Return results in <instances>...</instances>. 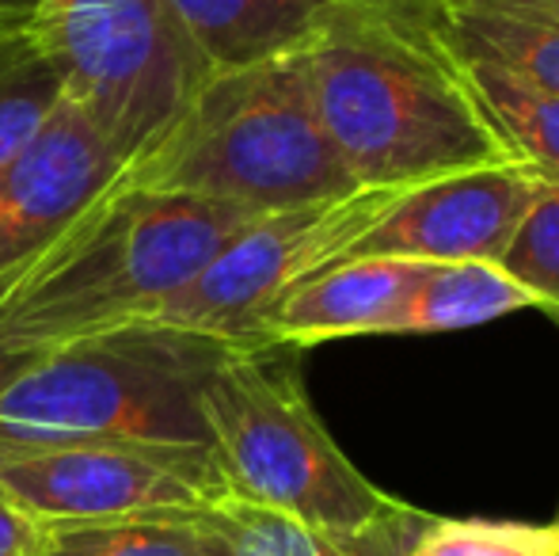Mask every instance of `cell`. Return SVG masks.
I'll list each match as a JSON object with an SVG mask.
<instances>
[{
    "label": "cell",
    "mask_w": 559,
    "mask_h": 556,
    "mask_svg": "<svg viewBox=\"0 0 559 556\" xmlns=\"http://www.w3.org/2000/svg\"><path fill=\"white\" fill-rule=\"evenodd\" d=\"M407 556H559V522L435 519L423 522Z\"/></svg>",
    "instance_id": "obj_19"
},
{
    "label": "cell",
    "mask_w": 559,
    "mask_h": 556,
    "mask_svg": "<svg viewBox=\"0 0 559 556\" xmlns=\"http://www.w3.org/2000/svg\"><path fill=\"white\" fill-rule=\"evenodd\" d=\"M495 268L514 279L533 305L559 320V187H548L518 222Z\"/></svg>",
    "instance_id": "obj_20"
},
{
    "label": "cell",
    "mask_w": 559,
    "mask_h": 556,
    "mask_svg": "<svg viewBox=\"0 0 559 556\" xmlns=\"http://www.w3.org/2000/svg\"><path fill=\"white\" fill-rule=\"evenodd\" d=\"M46 351L50 347H43V343L20 340V335L4 324V317H0V393H4V389L12 386L27 366H35Z\"/></svg>",
    "instance_id": "obj_22"
},
{
    "label": "cell",
    "mask_w": 559,
    "mask_h": 556,
    "mask_svg": "<svg viewBox=\"0 0 559 556\" xmlns=\"http://www.w3.org/2000/svg\"><path fill=\"white\" fill-rule=\"evenodd\" d=\"M430 263L338 260L301 279L263 320V343L312 347L350 335H392Z\"/></svg>",
    "instance_id": "obj_11"
},
{
    "label": "cell",
    "mask_w": 559,
    "mask_h": 556,
    "mask_svg": "<svg viewBox=\"0 0 559 556\" xmlns=\"http://www.w3.org/2000/svg\"><path fill=\"white\" fill-rule=\"evenodd\" d=\"M38 556H228L206 511L43 522Z\"/></svg>",
    "instance_id": "obj_16"
},
{
    "label": "cell",
    "mask_w": 559,
    "mask_h": 556,
    "mask_svg": "<svg viewBox=\"0 0 559 556\" xmlns=\"http://www.w3.org/2000/svg\"><path fill=\"white\" fill-rule=\"evenodd\" d=\"M255 217L236 202L122 179L0 297V317L43 347L153 320Z\"/></svg>",
    "instance_id": "obj_2"
},
{
    "label": "cell",
    "mask_w": 559,
    "mask_h": 556,
    "mask_svg": "<svg viewBox=\"0 0 559 556\" xmlns=\"http://www.w3.org/2000/svg\"><path fill=\"white\" fill-rule=\"evenodd\" d=\"M545 191L548 184L525 164H495L427 179L407 187L389 214L346 248L343 260L495 263L525 210Z\"/></svg>",
    "instance_id": "obj_9"
},
{
    "label": "cell",
    "mask_w": 559,
    "mask_h": 556,
    "mask_svg": "<svg viewBox=\"0 0 559 556\" xmlns=\"http://www.w3.org/2000/svg\"><path fill=\"white\" fill-rule=\"evenodd\" d=\"M66 107V84L31 15H0V168Z\"/></svg>",
    "instance_id": "obj_17"
},
{
    "label": "cell",
    "mask_w": 559,
    "mask_h": 556,
    "mask_svg": "<svg viewBox=\"0 0 559 556\" xmlns=\"http://www.w3.org/2000/svg\"><path fill=\"white\" fill-rule=\"evenodd\" d=\"M343 0H171L194 46L214 69L301 50Z\"/></svg>",
    "instance_id": "obj_14"
},
{
    "label": "cell",
    "mask_w": 559,
    "mask_h": 556,
    "mask_svg": "<svg viewBox=\"0 0 559 556\" xmlns=\"http://www.w3.org/2000/svg\"><path fill=\"white\" fill-rule=\"evenodd\" d=\"M126 184L236 202L255 214L361 191L317 119L301 50L214 69L171 134L126 171Z\"/></svg>",
    "instance_id": "obj_3"
},
{
    "label": "cell",
    "mask_w": 559,
    "mask_h": 556,
    "mask_svg": "<svg viewBox=\"0 0 559 556\" xmlns=\"http://www.w3.org/2000/svg\"><path fill=\"white\" fill-rule=\"evenodd\" d=\"M122 179V156L66 99L50 127L0 168V297Z\"/></svg>",
    "instance_id": "obj_10"
},
{
    "label": "cell",
    "mask_w": 559,
    "mask_h": 556,
    "mask_svg": "<svg viewBox=\"0 0 559 556\" xmlns=\"http://www.w3.org/2000/svg\"><path fill=\"white\" fill-rule=\"evenodd\" d=\"M46 0H0V15H35Z\"/></svg>",
    "instance_id": "obj_23"
},
{
    "label": "cell",
    "mask_w": 559,
    "mask_h": 556,
    "mask_svg": "<svg viewBox=\"0 0 559 556\" xmlns=\"http://www.w3.org/2000/svg\"><path fill=\"white\" fill-rule=\"evenodd\" d=\"M518 309H533V297L495 263H430L392 335L461 332V328L491 324Z\"/></svg>",
    "instance_id": "obj_18"
},
{
    "label": "cell",
    "mask_w": 559,
    "mask_h": 556,
    "mask_svg": "<svg viewBox=\"0 0 559 556\" xmlns=\"http://www.w3.org/2000/svg\"><path fill=\"white\" fill-rule=\"evenodd\" d=\"M502 4H522V8H537V12L559 20V0H502Z\"/></svg>",
    "instance_id": "obj_24"
},
{
    "label": "cell",
    "mask_w": 559,
    "mask_h": 556,
    "mask_svg": "<svg viewBox=\"0 0 559 556\" xmlns=\"http://www.w3.org/2000/svg\"><path fill=\"white\" fill-rule=\"evenodd\" d=\"M233 351L160 320L66 340L0 393V446H210L202 389Z\"/></svg>",
    "instance_id": "obj_4"
},
{
    "label": "cell",
    "mask_w": 559,
    "mask_h": 556,
    "mask_svg": "<svg viewBox=\"0 0 559 556\" xmlns=\"http://www.w3.org/2000/svg\"><path fill=\"white\" fill-rule=\"evenodd\" d=\"M438 43L495 61L559 96V20L502 0H415Z\"/></svg>",
    "instance_id": "obj_13"
},
{
    "label": "cell",
    "mask_w": 559,
    "mask_h": 556,
    "mask_svg": "<svg viewBox=\"0 0 559 556\" xmlns=\"http://www.w3.org/2000/svg\"><path fill=\"white\" fill-rule=\"evenodd\" d=\"M0 496L38 522L210 511L228 484L210 446H0Z\"/></svg>",
    "instance_id": "obj_8"
},
{
    "label": "cell",
    "mask_w": 559,
    "mask_h": 556,
    "mask_svg": "<svg viewBox=\"0 0 559 556\" xmlns=\"http://www.w3.org/2000/svg\"><path fill=\"white\" fill-rule=\"evenodd\" d=\"M400 194L392 187H361L346 199L259 214L153 320L233 347H259L266 312L301 279L343 260Z\"/></svg>",
    "instance_id": "obj_7"
},
{
    "label": "cell",
    "mask_w": 559,
    "mask_h": 556,
    "mask_svg": "<svg viewBox=\"0 0 559 556\" xmlns=\"http://www.w3.org/2000/svg\"><path fill=\"white\" fill-rule=\"evenodd\" d=\"M43 522L0 496V556H38Z\"/></svg>",
    "instance_id": "obj_21"
},
{
    "label": "cell",
    "mask_w": 559,
    "mask_h": 556,
    "mask_svg": "<svg viewBox=\"0 0 559 556\" xmlns=\"http://www.w3.org/2000/svg\"><path fill=\"white\" fill-rule=\"evenodd\" d=\"M301 58L320 127L358 187L407 191L514 164L415 0H343Z\"/></svg>",
    "instance_id": "obj_1"
},
{
    "label": "cell",
    "mask_w": 559,
    "mask_h": 556,
    "mask_svg": "<svg viewBox=\"0 0 559 556\" xmlns=\"http://www.w3.org/2000/svg\"><path fill=\"white\" fill-rule=\"evenodd\" d=\"M445 54L453 58V69L468 96L484 111L487 127L507 145L510 161L525 164L548 187H559V96L522 81L479 54H464L453 46H445Z\"/></svg>",
    "instance_id": "obj_15"
},
{
    "label": "cell",
    "mask_w": 559,
    "mask_h": 556,
    "mask_svg": "<svg viewBox=\"0 0 559 556\" xmlns=\"http://www.w3.org/2000/svg\"><path fill=\"white\" fill-rule=\"evenodd\" d=\"M66 99L126 171L171 134L214 66L171 0H46L35 15Z\"/></svg>",
    "instance_id": "obj_6"
},
{
    "label": "cell",
    "mask_w": 559,
    "mask_h": 556,
    "mask_svg": "<svg viewBox=\"0 0 559 556\" xmlns=\"http://www.w3.org/2000/svg\"><path fill=\"white\" fill-rule=\"evenodd\" d=\"M301 347H236L202 389L210 446L228 496L289 514L312 530H354L400 499L338 450L305 393Z\"/></svg>",
    "instance_id": "obj_5"
},
{
    "label": "cell",
    "mask_w": 559,
    "mask_h": 556,
    "mask_svg": "<svg viewBox=\"0 0 559 556\" xmlns=\"http://www.w3.org/2000/svg\"><path fill=\"white\" fill-rule=\"evenodd\" d=\"M210 527L228 556H407L430 514L396 504L389 514L354 530H312L289 514L225 499L210 507Z\"/></svg>",
    "instance_id": "obj_12"
}]
</instances>
